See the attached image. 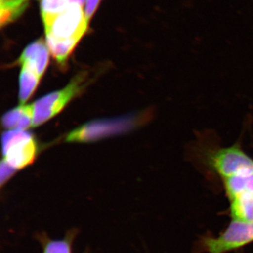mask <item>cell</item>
I'll use <instances>...</instances> for the list:
<instances>
[{
  "label": "cell",
  "mask_w": 253,
  "mask_h": 253,
  "mask_svg": "<svg viewBox=\"0 0 253 253\" xmlns=\"http://www.w3.org/2000/svg\"><path fill=\"white\" fill-rule=\"evenodd\" d=\"M44 253H71V246L67 241H52L48 243Z\"/></svg>",
  "instance_id": "obj_11"
},
{
  "label": "cell",
  "mask_w": 253,
  "mask_h": 253,
  "mask_svg": "<svg viewBox=\"0 0 253 253\" xmlns=\"http://www.w3.org/2000/svg\"><path fill=\"white\" fill-rule=\"evenodd\" d=\"M87 75L81 73L61 90L54 91L43 96L33 104V126H41L58 113L69 101L77 96L88 84Z\"/></svg>",
  "instance_id": "obj_3"
},
{
  "label": "cell",
  "mask_w": 253,
  "mask_h": 253,
  "mask_svg": "<svg viewBox=\"0 0 253 253\" xmlns=\"http://www.w3.org/2000/svg\"><path fill=\"white\" fill-rule=\"evenodd\" d=\"M253 241V224L234 220L217 238H206L204 248L208 253H226Z\"/></svg>",
  "instance_id": "obj_5"
},
{
  "label": "cell",
  "mask_w": 253,
  "mask_h": 253,
  "mask_svg": "<svg viewBox=\"0 0 253 253\" xmlns=\"http://www.w3.org/2000/svg\"><path fill=\"white\" fill-rule=\"evenodd\" d=\"M230 201L231 214L234 220L253 224V195L244 191Z\"/></svg>",
  "instance_id": "obj_8"
},
{
  "label": "cell",
  "mask_w": 253,
  "mask_h": 253,
  "mask_svg": "<svg viewBox=\"0 0 253 253\" xmlns=\"http://www.w3.org/2000/svg\"><path fill=\"white\" fill-rule=\"evenodd\" d=\"M33 105L18 106L11 110L2 118V124L7 129L25 130L33 125Z\"/></svg>",
  "instance_id": "obj_7"
},
{
  "label": "cell",
  "mask_w": 253,
  "mask_h": 253,
  "mask_svg": "<svg viewBox=\"0 0 253 253\" xmlns=\"http://www.w3.org/2000/svg\"><path fill=\"white\" fill-rule=\"evenodd\" d=\"M16 169L9 166L8 163L2 161L1 164V184L4 185L6 181L9 180L11 175L15 172Z\"/></svg>",
  "instance_id": "obj_13"
},
{
  "label": "cell",
  "mask_w": 253,
  "mask_h": 253,
  "mask_svg": "<svg viewBox=\"0 0 253 253\" xmlns=\"http://www.w3.org/2000/svg\"><path fill=\"white\" fill-rule=\"evenodd\" d=\"M49 49L42 40L33 42L23 50L18 63L21 65L19 78V100L26 102L36 91L49 62Z\"/></svg>",
  "instance_id": "obj_2"
},
{
  "label": "cell",
  "mask_w": 253,
  "mask_h": 253,
  "mask_svg": "<svg viewBox=\"0 0 253 253\" xmlns=\"http://www.w3.org/2000/svg\"><path fill=\"white\" fill-rule=\"evenodd\" d=\"M29 0H0V23L1 28L9 24L27 9Z\"/></svg>",
  "instance_id": "obj_9"
},
{
  "label": "cell",
  "mask_w": 253,
  "mask_h": 253,
  "mask_svg": "<svg viewBox=\"0 0 253 253\" xmlns=\"http://www.w3.org/2000/svg\"><path fill=\"white\" fill-rule=\"evenodd\" d=\"M84 6L71 1L66 9L44 26L46 45L61 66H66L68 58L89 28Z\"/></svg>",
  "instance_id": "obj_1"
},
{
  "label": "cell",
  "mask_w": 253,
  "mask_h": 253,
  "mask_svg": "<svg viewBox=\"0 0 253 253\" xmlns=\"http://www.w3.org/2000/svg\"><path fill=\"white\" fill-rule=\"evenodd\" d=\"M129 122L125 123L123 121H101L99 122L95 121L94 123L83 126L78 128L66 138L67 141H88L94 140L96 139L103 137L109 134H115L119 132L123 129H127L126 126H130Z\"/></svg>",
  "instance_id": "obj_6"
},
{
  "label": "cell",
  "mask_w": 253,
  "mask_h": 253,
  "mask_svg": "<svg viewBox=\"0 0 253 253\" xmlns=\"http://www.w3.org/2000/svg\"><path fill=\"white\" fill-rule=\"evenodd\" d=\"M70 3V0H41V16L44 26L66 9Z\"/></svg>",
  "instance_id": "obj_10"
},
{
  "label": "cell",
  "mask_w": 253,
  "mask_h": 253,
  "mask_svg": "<svg viewBox=\"0 0 253 253\" xmlns=\"http://www.w3.org/2000/svg\"><path fill=\"white\" fill-rule=\"evenodd\" d=\"M101 1V0H86L84 9V14H85L86 22L89 26L91 18H93L95 12L99 7Z\"/></svg>",
  "instance_id": "obj_12"
},
{
  "label": "cell",
  "mask_w": 253,
  "mask_h": 253,
  "mask_svg": "<svg viewBox=\"0 0 253 253\" xmlns=\"http://www.w3.org/2000/svg\"><path fill=\"white\" fill-rule=\"evenodd\" d=\"M1 141L4 161L16 170L26 167L34 161L37 144L30 133L13 129L4 132Z\"/></svg>",
  "instance_id": "obj_4"
}]
</instances>
